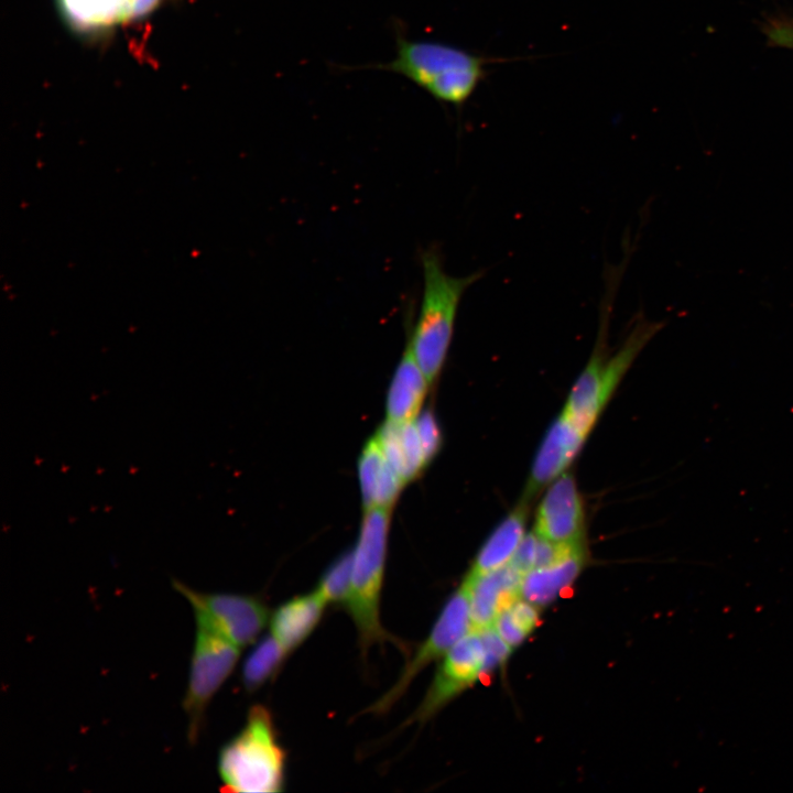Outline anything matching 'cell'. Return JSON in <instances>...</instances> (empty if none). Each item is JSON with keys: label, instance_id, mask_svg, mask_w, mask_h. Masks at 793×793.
Here are the masks:
<instances>
[{"label": "cell", "instance_id": "7", "mask_svg": "<svg viewBox=\"0 0 793 793\" xmlns=\"http://www.w3.org/2000/svg\"><path fill=\"white\" fill-rule=\"evenodd\" d=\"M486 671V650L481 634L470 630L438 661L421 703L403 725L426 723L471 687Z\"/></svg>", "mask_w": 793, "mask_h": 793}, {"label": "cell", "instance_id": "14", "mask_svg": "<svg viewBox=\"0 0 793 793\" xmlns=\"http://www.w3.org/2000/svg\"><path fill=\"white\" fill-rule=\"evenodd\" d=\"M64 20L78 31H99L131 22L155 9L160 0H56Z\"/></svg>", "mask_w": 793, "mask_h": 793}, {"label": "cell", "instance_id": "20", "mask_svg": "<svg viewBox=\"0 0 793 793\" xmlns=\"http://www.w3.org/2000/svg\"><path fill=\"white\" fill-rule=\"evenodd\" d=\"M289 655L270 632L262 637L242 665L241 680L245 688L254 692L272 680Z\"/></svg>", "mask_w": 793, "mask_h": 793}, {"label": "cell", "instance_id": "9", "mask_svg": "<svg viewBox=\"0 0 793 793\" xmlns=\"http://www.w3.org/2000/svg\"><path fill=\"white\" fill-rule=\"evenodd\" d=\"M606 275V291L600 302L598 341L587 366L574 383L562 412L587 435L610 398L604 378V368L608 358L605 352V339L621 275L615 272Z\"/></svg>", "mask_w": 793, "mask_h": 793}, {"label": "cell", "instance_id": "6", "mask_svg": "<svg viewBox=\"0 0 793 793\" xmlns=\"http://www.w3.org/2000/svg\"><path fill=\"white\" fill-rule=\"evenodd\" d=\"M470 630V595L463 582L444 605L424 641L406 660L394 683L365 713L382 715L390 710L416 676L430 664L439 661Z\"/></svg>", "mask_w": 793, "mask_h": 793}, {"label": "cell", "instance_id": "10", "mask_svg": "<svg viewBox=\"0 0 793 793\" xmlns=\"http://www.w3.org/2000/svg\"><path fill=\"white\" fill-rule=\"evenodd\" d=\"M585 513L576 481L564 472L543 496L536 511L533 532L555 544L584 541Z\"/></svg>", "mask_w": 793, "mask_h": 793}, {"label": "cell", "instance_id": "12", "mask_svg": "<svg viewBox=\"0 0 793 793\" xmlns=\"http://www.w3.org/2000/svg\"><path fill=\"white\" fill-rule=\"evenodd\" d=\"M523 576L510 563L475 578L465 576L463 582L470 595L471 630L480 632L493 627L500 611L520 596Z\"/></svg>", "mask_w": 793, "mask_h": 793}, {"label": "cell", "instance_id": "25", "mask_svg": "<svg viewBox=\"0 0 793 793\" xmlns=\"http://www.w3.org/2000/svg\"><path fill=\"white\" fill-rule=\"evenodd\" d=\"M768 43L773 46L793 48V18L776 17L769 19L764 26Z\"/></svg>", "mask_w": 793, "mask_h": 793}, {"label": "cell", "instance_id": "24", "mask_svg": "<svg viewBox=\"0 0 793 793\" xmlns=\"http://www.w3.org/2000/svg\"><path fill=\"white\" fill-rule=\"evenodd\" d=\"M480 634L486 650V670H493L502 665L509 659L512 648L498 634L493 627L480 631Z\"/></svg>", "mask_w": 793, "mask_h": 793}, {"label": "cell", "instance_id": "18", "mask_svg": "<svg viewBox=\"0 0 793 793\" xmlns=\"http://www.w3.org/2000/svg\"><path fill=\"white\" fill-rule=\"evenodd\" d=\"M428 384L408 341L388 391V420L401 423L415 420L421 412Z\"/></svg>", "mask_w": 793, "mask_h": 793}, {"label": "cell", "instance_id": "19", "mask_svg": "<svg viewBox=\"0 0 793 793\" xmlns=\"http://www.w3.org/2000/svg\"><path fill=\"white\" fill-rule=\"evenodd\" d=\"M383 454L404 481L414 479L427 464L415 420H387L376 435Z\"/></svg>", "mask_w": 793, "mask_h": 793}, {"label": "cell", "instance_id": "3", "mask_svg": "<svg viewBox=\"0 0 793 793\" xmlns=\"http://www.w3.org/2000/svg\"><path fill=\"white\" fill-rule=\"evenodd\" d=\"M390 509L365 510L360 533L352 553L351 586L345 606L356 631L361 653L377 644H404L390 634L381 621V593L388 553Z\"/></svg>", "mask_w": 793, "mask_h": 793}, {"label": "cell", "instance_id": "11", "mask_svg": "<svg viewBox=\"0 0 793 793\" xmlns=\"http://www.w3.org/2000/svg\"><path fill=\"white\" fill-rule=\"evenodd\" d=\"M587 434L561 413L547 431L533 461L523 500L530 501L550 486L573 461Z\"/></svg>", "mask_w": 793, "mask_h": 793}, {"label": "cell", "instance_id": "17", "mask_svg": "<svg viewBox=\"0 0 793 793\" xmlns=\"http://www.w3.org/2000/svg\"><path fill=\"white\" fill-rule=\"evenodd\" d=\"M528 503L522 500L495 529L466 575L475 578L501 568L512 560L526 534Z\"/></svg>", "mask_w": 793, "mask_h": 793}, {"label": "cell", "instance_id": "2", "mask_svg": "<svg viewBox=\"0 0 793 793\" xmlns=\"http://www.w3.org/2000/svg\"><path fill=\"white\" fill-rule=\"evenodd\" d=\"M423 294L417 319L408 339L413 356L428 382L438 376L454 333L459 303L464 293L482 276L474 272L465 276L446 273L442 257L434 247L421 253Z\"/></svg>", "mask_w": 793, "mask_h": 793}, {"label": "cell", "instance_id": "23", "mask_svg": "<svg viewBox=\"0 0 793 793\" xmlns=\"http://www.w3.org/2000/svg\"><path fill=\"white\" fill-rule=\"evenodd\" d=\"M416 428L427 463L439 449L442 436L438 423L431 411L420 413L415 419Z\"/></svg>", "mask_w": 793, "mask_h": 793}, {"label": "cell", "instance_id": "16", "mask_svg": "<svg viewBox=\"0 0 793 793\" xmlns=\"http://www.w3.org/2000/svg\"><path fill=\"white\" fill-rule=\"evenodd\" d=\"M358 476L365 510L374 507L390 509L405 484L385 458L376 436L362 449Z\"/></svg>", "mask_w": 793, "mask_h": 793}, {"label": "cell", "instance_id": "13", "mask_svg": "<svg viewBox=\"0 0 793 793\" xmlns=\"http://www.w3.org/2000/svg\"><path fill=\"white\" fill-rule=\"evenodd\" d=\"M587 562L584 541L572 544L553 562L528 572L520 585V596L544 608L568 589Z\"/></svg>", "mask_w": 793, "mask_h": 793}, {"label": "cell", "instance_id": "15", "mask_svg": "<svg viewBox=\"0 0 793 793\" xmlns=\"http://www.w3.org/2000/svg\"><path fill=\"white\" fill-rule=\"evenodd\" d=\"M328 607L316 589L294 596L270 615V633L291 654L314 632Z\"/></svg>", "mask_w": 793, "mask_h": 793}, {"label": "cell", "instance_id": "5", "mask_svg": "<svg viewBox=\"0 0 793 793\" xmlns=\"http://www.w3.org/2000/svg\"><path fill=\"white\" fill-rule=\"evenodd\" d=\"M195 643L183 703L191 741L197 739L205 710L233 671L241 649L203 616L195 613Z\"/></svg>", "mask_w": 793, "mask_h": 793}, {"label": "cell", "instance_id": "1", "mask_svg": "<svg viewBox=\"0 0 793 793\" xmlns=\"http://www.w3.org/2000/svg\"><path fill=\"white\" fill-rule=\"evenodd\" d=\"M496 62L501 58L443 42L412 40L397 31L394 58L360 68L399 74L438 102L461 108L487 77V66Z\"/></svg>", "mask_w": 793, "mask_h": 793}, {"label": "cell", "instance_id": "22", "mask_svg": "<svg viewBox=\"0 0 793 793\" xmlns=\"http://www.w3.org/2000/svg\"><path fill=\"white\" fill-rule=\"evenodd\" d=\"M351 571L352 553L347 552L321 576L315 589L328 606H340L345 609L351 586Z\"/></svg>", "mask_w": 793, "mask_h": 793}, {"label": "cell", "instance_id": "8", "mask_svg": "<svg viewBox=\"0 0 793 793\" xmlns=\"http://www.w3.org/2000/svg\"><path fill=\"white\" fill-rule=\"evenodd\" d=\"M174 587L219 632L239 648L253 643L270 620L265 602L257 596L235 593H200L174 582Z\"/></svg>", "mask_w": 793, "mask_h": 793}, {"label": "cell", "instance_id": "21", "mask_svg": "<svg viewBox=\"0 0 793 793\" xmlns=\"http://www.w3.org/2000/svg\"><path fill=\"white\" fill-rule=\"evenodd\" d=\"M540 610L539 606L519 596L500 611L493 628L512 649L517 648L539 626Z\"/></svg>", "mask_w": 793, "mask_h": 793}, {"label": "cell", "instance_id": "4", "mask_svg": "<svg viewBox=\"0 0 793 793\" xmlns=\"http://www.w3.org/2000/svg\"><path fill=\"white\" fill-rule=\"evenodd\" d=\"M221 790L235 793H278L284 790L286 751L271 711L252 706L241 730L220 750Z\"/></svg>", "mask_w": 793, "mask_h": 793}]
</instances>
